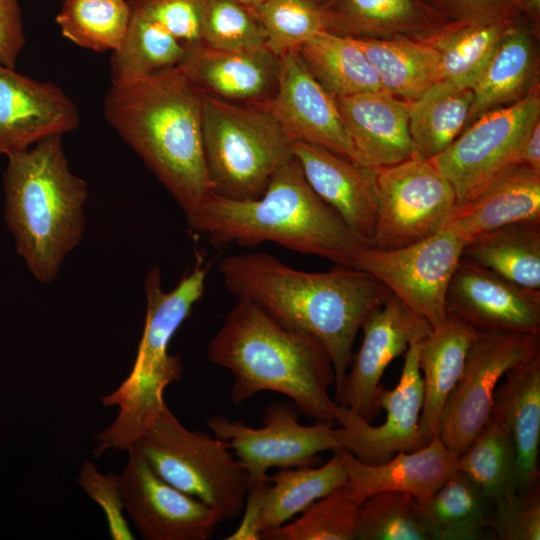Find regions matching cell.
<instances>
[{
  "label": "cell",
  "instance_id": "22",
  "mask_svg": "<svg viewBox=\"0 0 540 540\" xmlns=\"http://www.w3.org/2000/svg\"><path fill=\"white\" fill-rule=\"evenodd\" d=\"M360 165L378 169L413 157L409 102L385 91L335 97Z\"/></svg>",
  "mask_w": 540,
  "mask_h": 540
},
{
  "label": "cell",
  "instance_id": "38",
  "mask_svg": "<svg viewBox=\"0 0 540 540\" xmlns=\"http://www.w3.org/2000/svg\"><path fill=\"white\" fill-rule=\"evenodd\" d=\"M131 18L126 0H64L55 18L63 37L96 52L115 51Z\"/></svg>",
  "mask_w": 540,
  "mask_h": 540
},
{
  "label": "cell",
  "instance_id": "35",
  "mask_svg": "<svg viewBox=\"0 0 540 540\" xmlns=\"http://www.w3.org/2000/svg\"><path fill=\"white\" fill-rule=\"evenodd\" d=\"M298 53L310 73L334 98L385 91L377 71L351 37L322 31L304 43Z\"/></svg>",
  "mask_w": 540,
  "mask_h": 540
},
{
  "label": "cell",
  "instance_id": "27",
  "mask_svg": "<svg viewBox=\"0 0 540 540\" xmlns=\"http://www.w3.org/2000/svg\"><path fill=\"white\" fill-rule=\"evenodd\" d=\"M480 331L448 313L419 343L418 363L423 381L419 430L425 444L438 437L445 402L463 371L468 349Z\"/></svg>",
  "mask_w": 540,
  "mask_h": 540
},
{
  "label": "cell",
  "instance_id": "19",
  "mask_svg": "<svg viewBox=\"0 0 540 540\" xmlns=\"http://www.w3.org/2000/svg\"><path fill=\"white\" fill-rule=\"evenodd\" d=\"M80 124L76 103L58 85L39 81L0 63V156L25 151Z\"/></svg>",
  "mask_w": 540,
  "mask_h": 540
},
{
  "label": "cell",
  "instance_id": "20",
  "mask_svg": "<svg viewBox=\"0 0 540 540\" xmlns=\"http://www.w3.org/2000/svg\"><path fill=\"white\" fill-rule=\"evenodd\" d=\"M323 465L285 468L249 489L243 518L227 540H257L289 522L312 503L348 480L341 455L333 450Z\"/></svg>",
  "mask_w": 540,
  "mask_h": 540
},
{
  "label": "cell",
  "instance_id": "50",
  "mask_svg": "<svg viewBox=\"0 0 540 540\" xmlns=\"http://www.w3.org/2000/svg\"><path fill=\"white\" fill-rule=\"evenodd\" d=\"M315 1L321 4L324 0H315Z\"/></svg>",
  "mask_w": 540,
  "mask_h": 540
},
{
  "label": "cell",
  "instance_id": "17",
  "mask_svg": "<svg viewBox=\"0 0 540 540\" xmlns=\"http://www.w3.org/2000/svg\"><path fill=\"white\" fill-rule=\"evenodd\" d=\"M253 104L267 110L294 142L322 146L358 163L335 98L310 73L298 51L279 58L275 92Z\"/></svg>",
  "mask_w": 540,
  "mask_h": 540
},
{
  "label": "cell",
  "instance_id": "36",
  "mask_svg": "<svg viewBox=\"0 0 540 540\" xmlns=\"http://www.w3.org/2000/svg\"><path fill=\"white\" fill-rule=\"evenodd\" d=\"M187 52L188 47L164 28L131 8L127 32L110 58L111 82L128 83L178 67Z\"/></svg>",
  "mask_w": 540,
  "mask_h": 540
},
{
  "label": "cell",
  "instance_id": "31",
  "mask_svg": "<svg viewBox=\"0 0 540 540\" xmlns=\"http://www.w3.org/2000/svg\"><path fill=\"white\" fill-rule=\"evenodd\" d=\"M523 26L520 19L489 22L446 21L420 40L440 56V80L471 88L497 45Z\"/></svg>",
  "mask_w": 540,
  "mask_h": 540
},
{
  "label": "cell",
  "instance_id": "9",
  "mask_svg": "<svg viewBox=\"0 0 540 540\" xmlns=\"http://www.w3.org/2000/svg\"><path fill=\"white\" fill-rule=\"evenodd\" d=\"M539 120L537 86L522 99L474 120L444 152L429 160L452 185L457 207L522 165L524 142Z\"/></svg>",
  "mask_w": 540,
  "mask_h": 540
},
{
  "label": "cell",
  "instance_id": "2",
  "mask_svg": "<svg viewBox=\"0 0 540 540\" xmlns=\"http://www.w3.org/2000/svg\"><path fill=\"white\" fill-rule=\"evenodd\" d=\"M104 117L186 217L211 194L203 145V93L180 67L111 84Z\"/></svg>",
  "mask_w": 540,
  "mask_h": 540
},
{
  "label": "cell",
  "instance_id": "33",
  "mask_svg": "<svg viewBox=\"0 0 540 540\" xmlns=\"http://www.w3.org/2000/svg\"><path fill=\"white\" fill-rule=\"evenodd\" d=\"M416 501L431 540H482L490 529L492 502L457 470L434 494Z\"/></svg>",
  "mask_w": 540,
  "mask_h": 540
},
{
  "label": "cell",
  "instance_id": "5",
  "mask_svg": "<svg viewBox=\"0 0 540 540\" xmlns=\"http://www.w3.org/2000/svg\"><path fill=\"white\" fill-rule=\"evenodd\" d=\"M63 135L7 157L4 219L17 254L40 282H53L85 231V180L70 169Z\"/></svg>",
  "mask_w": 540,
  "mask_h": 540
},
{
  "label": "cell",
  "instance_id": "44",
  "mask_svg": "<svg viewBox=\"0 0 540 540\" xmlns=\"http://www.w3.org/2000/svg\"><path fill=\"white\" fill-rule=\"evenodd\" d=\"M130 5L186 47L202 45L203 0H133Z\"/></svg>",
  "mask_w": 540,
  "mask_h": 540
},
{
  "label": "cell",
  "instance_id": "32",
  "mask_svg": "<svg viewBox=\"0 0 540 540\" xmlns=\"http://www.w3.org/2000/svg\"><path fill=\"white\" fill-rule=\"evenodd\" d=\"M461 259L540 290V221L508 224L469 240Z\"/></svg>",
  "mask_w": 540,
  "mask_h": 540
},
{
  "label": "cell",
  "instance_id": "41",
  "mask_svg": "<svg viewBox=\"0 0 540 540\" xmlns=\"http://www.w3.org/2000/svg\"><path fill=\"white\" fill-rule=\"evenodd\" d=\"M252 10L265 31L266 47L278 58L326 31L321 4L315 0H265Z\"/></svg>",
  "mask_w": 540,
  "mask_h": 540
},
{
  "label": "cell",
  "instance_id": "23",
  "mask_svg": "<svg viewBox=\"0 0 540 540\" xmlns=\"http://www.w3.org/2000/svg\"><path fill=\"white\" fill-rule=\"evenodd\" d=\"M178 67L205 95L253 104L269 99L275 92L279 58L266 46L224 51L199 45L188 47Z\"/></svg>",
  "mask_w": 540,
  "mask_h": 540
},
{
  "label": "cell",
  "instance_id": "43",
  "mask_svg": "<svg viewBox=\"0 0 540 540\" xmlns=\"http://www.w3.org/2000/svg\"><path fill=\"white\" fill-rule=\"evenodd\" d=\"M489 527L500 540H539V485L527 490L514 489L492 504Z\"/></svg>",
  "mask_w": 540,
  "mask_h": 540
},
{
  "label": "cell",
  "instance_id": "16",
  "mask_svg": "<svg viewBox=\"0 0 540 540\" xmlns=\"http://www.w3.org/2000/svg\"><path fill=\"white\" fill-rule=\"evenodd\" d=\"M120 475L124 508L145 540H207L219 523L214 511L155 474L134 449Z\"/></svg>",
  "mask_w": 540,
  "mask_h": 540
},
{
  "label": "cell",
  "instance_id": "47",
  "mask_svg": "<svg viewBox=\"0 0 540 540\" xmlns=\"http://www.w3.org/2000/svg\"><path fill=\"white\" fill-rule=\"evenodd\" d=\"M25 45L19 0H0V63L15 68Z\"/></svg>",
  "mask_w": 540,
  "mask_h": 540
},
{
  "label": "cell",
  "instance_id": "25",
  "mask_svg": "<svg viewBox=\"0 0 540 540\" xmlns=\"http://www.w3.org/2000/svg\"><path fill=\"white\" fill-rule=\"evenodd\" d=\"M496 388L491 416L507 429L515 448V489L538 486L540 353L509 369Z\"/></svg>",
  "mask_w": 540,
  "mask_h": 540
},
{
  "label": "cell",
  "instance_id": "48",
  "mask_svg": "<svg viewBox=\"0 0 540 540\" xmlns=\"http://www.w3.org/2000/svg\"><path fill=\"white\" fill-rule=\"evenodd\" d=\"M521 164L540 172V120L532 127L524 142Z\"/></svg>",
  "mask_w": 540,
  "mask_h": 540
},
{
  "label": "cell",
  "instance_id": "46",
  "mask_svg": "<svg viewBox=\"0 0 540 540\" xmlns=\"http://www.w3.org/2000/svg\"><path fill=\"white\" fill-rule=\"evenodd\" d=\"M445 20L489 22L520 19L523 0H428Z\"/></svg>",
  "mask_w": 540,
  "mask_h": 540
},
{
  "label": "cell",
  "instance_id": "34",
  "mask_svg": "<svg viewBox=\"0 0 540 540\" xmlns=\"http://www.w3.org/2000/svg\"><path fill=\"white\" fill-rule=\"evenodd\" d=\"M378 73L383 89L411 102L440 81V56L420 40L352 38Z\"/></svg>",
  "mask_w": 540,
  "mask_h": 540
},
{
  "label": "cell",
  "instance_id": "45",
  "mask_svg": "<svg viewBox=\"0 0 540 540\" xmlns=\"http://www.w3.org/2000/svg\"><path fill=\"white\" fill-rule=\"evenodd\" d=\"M77 482L102 508L109 536L114 540H133V533L124 516L125 508L118 475L102 474L92 462L86 461L79 471Z\"/></svg>",
  "mask_w": 540,
  "mask_h": 540
},
{
  "label": "cell",
  "instance_id": "30",
  "mask_svg": "<svg viewBox=\"0 0 540 540\" xmlns=\"http://www.w3.org/2000/svg\"><path fill=\"white\" fill-rule=\"evenodd\" d=\"M471 102L469 87L448 80L435 82L409 102L412 158L429 161L444 152L466 127Z\"/></svg>",
  "mask_w": 540,
  "mask_h": 540
},
{
  "label": "cell",
  "instance_id": "6",
  "mask_svg": "<svg viewBox=\"0 0 540 540\" xmlns=\"http://www.w3.org/2000/svg\"><path fill=\"white\" fill-rule=\"evenodd\" d=\"M208 268L197 263L168 292L161 288L159 267L145 278L146 315L135 362L126 379L101 398L104 406H117L113 422L94 436L95 457L108 450L127 451L166 404L167 386L181 379L183 365L168 352L170 341L202 298Z\"/></svg>",
  "mask_w": 540,
  "mask_h": 540
},
{
  "label": "cell",
  "instance_id": "15",
  "mask_svg": "<svg viewBox=\"0 0 540 540\" xmlns=\"http://www.w3.org/2000/svg\"><path fill=\"white\" fill-rule=\"evenodd\" d=\"M363 340L347 372L335 401L356 412L366 422L378 416L381 406L380 384L388 365L421 341L431 325L391 295L374 309L362 323Z\"/></svg>",
  "mask_w": 540,
  "mask_h": 540
},
{
  "label": "cell",
  "instance_id": "28",
  "mask_svg": "<svg viewBox=\"0 0 540 540\" xmlns=\"http://www.w3.org/2000/svg\"><path fill=\"white\" fill-rule=\"evenodd\" d=\"M538 78L535 34L521 26L502 39L475 78L466 124L522 99L539 86Z\"/></svg>",
  "mask_w": 540,
  "mask_h": 540
},
{
  "label": "cell",
  "instance_id": "39",
  "mask_svg": "<svg viewBox=\"0 0 540 540\" xmlns=\"http://www.w3.org/2000/svg\"><path fill=\"white\" fill-rule=\"evenodd\" d=\"M363 500L350 481L312 503L301 516L264 532L268 540H355Z\"/></svg>",
  "mask_w": 540,
  "mask_h": 540
},
{
  "label": "cell",
  "instance_id": "10",
  "mask_svg": "<svg viewBox=\"0 0 540 540\" xmlns=\"http://www.w3.org/2000/svg\"><path fill=\"white\" fill-rule=\"evenodd\" d=\"M540 353V333L480 331L443 407L438 437L462 453L490 418L494 393L505 373Z\"/></svg>",
  "mask_w": 540,
  "mask_h": 540
},
{
  "label": "cell",
  "instance_id": "7",
  "mask_svg": "<svg viewBox=\"0 0 540 540\" xmlns=\"http://www.w3.org/2000/svg\"><path fill=\"white\" fill-rule=\"evenodd\" d=\"M203 145L211 193L235 200L260 197L294 158V140L267 110L205 94Z\"/></svg>",
  "mask_w": 540,
  "mask_h": 540
},
{
  "label": "cell",
  "instance_id": "26",
  "mask_svg": "<svg viewBox=\"0 0 540 540\" xmlns=\"http://www.w3.org/2000/svg\"><path fill=\"white\" fill-rule=\"evenodd\" d=\"M325 30L369 39L422 40L446 22L424 0H324Z\"/></svg>",
  "mask_w": 540,
  "mask_h": 540
},
{
  "label": "cell",
  "instance_id": "40",
  "mask_svg": "<svg viewBox=\"0 0 540 540\" xmlns=\"http://www.w3.org/2000/svg\"><path fill=\"white\" fill-rule=\"evenodd\" d=\"M355 540H431L416 499L408 493L372 494L361 505Z\"/></svg>",
  "mask_w": 540,
  "mask_h": 540
},
{
  "label": "cell",
  "instance_id": "49",
  "mask_svg": "<svg viewBox=\"0 0 540 540\" xmlns=\"http://www.w3.org/2000/svg\"><path fill=\"white\" fill-rule=\"evenodd\" d=\"M234 1H237L252 9L260 5L261 3H263L265 0H234Z\"/></svg>",
  "mask_w": 540,
  "mask_h": 540
},
{
  "label": "cell",
  "instance_id": "42",
  "mask_svg": "<svg viewBox=\"0 0 540 540\" xmlns=\"http://www.w3.org/2000/svg\"><path fill=\"white\" fill-rule=\"evenodd\" d=\"M202 45L215 50L266 46L265 31L253 10L234 0H203Z\"/></svg>",
  "mask_w": 540,
  "mask_h": 540
},
{
  "label": "cell",
  "instance_id": "12",
  "mask_svg": "<svg viewBox=\"0 0 540 540\" xmlns=\"http://www.w3.org/2000/svg\"><path fill=\"white\" fill-rule=\"evenodd\" d=\"M264 426L252 428L242 421H230L214 414L207 426L225 441L249 478V489L268 481L271 468L313 466L319 453L340 449L335 423L302 425L292 402L268 405L262 415Z\"/></svg>",
  "mask_w": 540,
  "mask_h": 540
},
{
  "label": "cell",
  "instance_id": "51",
  "mask_svg": "<svg viewBox=\"0 0 540 540\" xmlns=\"http://www.w3.org/2000/svg\"><path fill=\"white\" fill-rule=\"evenodd\" d=\"M31 1H34V0H31Z\"/></svg>",
  "mask_w": 540,
  "mask_h": 540
},
{
  "label": "cell",
  "instance_id": "21",
  "mask_svg": "<svg viewBox=\"0 0 540 540\" xmlns=\"http://www.w3.org/2000/svg\"><path fill=\"white\" fill-rule=\"evenodd\" d=\"M293 151L312 190L369 246L377 218V169L303 141H295Z\"/></svg>",
  "mask_w": 540,
  "mask_h": 540
},
{
  "label": "cell",
  "instance_id": "24",
  "mask_svg": "<svg viewBox=\"0 0 540 540\" xmlns=\"http://www.w3.org/2000/svg\"><path fill=\"white\" fill-rule=\"evenodd\" d=\"M346 469L348 481L365 501L384 491L408 493L417 500L434 494L456 471L458 455L439 437L414 451L398 452L379 464H366L344 449H337Z\"/></svg>",
  "mask_w": 540,
  "mask_h": 540
},
{
  "label": "cell",
  "instance_id": "37",
  "mask_svg": "<svg viewBox=\"0 0 540 540\" xmlns=\"http://www.w3.org/2000/svg\"><path fill=\"white\" fill-rule=\"evenodd\" d=\"M456 470L471 480L492 504L515 489V448L501 422L490 415L479 434L458 455Z\"/></svg>",
  "mask_w": 540,
  "mask_h": 540
},
{
  "label": "cell",
  "instance_id": "18",
  "mask_svg": "<svg viewBox=\"0 0 540 540\" xmlns=\"http://www.w3.org/2000/svg\"><path fill=\"white\" fill-rule=\"evenodd\" d=\"M446 309L482 332L540 333V290L463 259L449 283Z\"/></svg>",
  "mask_w": 540,
  "mask_h": 540
},
{
  "label": "cell",
  "instance_id": "1",
  "mask_svg": "<svg viewBox=\"0 0 540 540\" xmlns=\"http://www.w3.org/2000/svg\"><path fill=\"white\" fill-rule=\"evenodd\" d=\"M226 288L282 325L318 339L328 352L340 393L365 318L392 295L370 273L349 267L328 272L295 269L266 252L233 254L219 262Z\"/></svg>",
  "mask_w": 540,
  "mask_h": 540
},
{
  "label": "cell",
  "instance_id": "8",
  "mask_svg": "<svg viewBox=\"0 0 540 540\" xmlns=\"http://www.w3.org/2000/svg\"><path fill=\"white\" fill-rule=\"evenodd\" d=\"M129 449L160 478L210 507L219 523L242 514L249 478L228 444L187 429L166 404Z\"/></svg>",
  "mask_w": 540,
  "mask_h": 540
},
{
  "label": "cell",
  "instance_id": "11",
  "mask_svg": "<svg viewBox=\"0 0 540 540\" xmlns=\"http://www.w3.org/2000/svg\"><path fill=\"white\" fill-rule=\"evenodd\" d=\"M377 218L369 247L393 249L441 231L457 208L449 181L429 162L410 158L377 169Z\"/></svg>",
  "mask_w": 540,
  "mask_h": 540
},
{
  "label": "cell",
  "instance_id": "3",
  "mask_svg": "<svg viewBox=\"0 0 540 540\" xmlns=\"http://www.w3.org/2000/svg\"><path fill=\"white\" fill-rule=\"evenodd\" d=\"M208 359L233 376L230 398L239 406L259 392L287 396L315 422L335 423L329 396L335 374L321 342L279 323L246 298H237L207 347Z\"/></svg>",
  "mask_w": 540,
  "mask_h": 540
},
{
  "label": "cell",
  "instance_id": "29",
  "mask_svg": "<svg viewBox=\"0 0 540 540\" xmlns=\"http://www.w3.org/2000/svg\"><path fill=\"white\" fill-rule=\"evenodd\" d=\"M525 221H540V172L521 165L457 207L445 227L468 242L495 228Z\"/></svg>",
  "mask_w": 540,
  "mask_h": 540
},
{
  "label": "cell",
  "instance_id": "4",
  "mask_svg": "<svg viewBox=\"0 0 540 540\" xmlns=\"http://www.w3.org/2000/svg\"><path fill=\"white\" fill-rule=\"evenodd\" d=\"M186 221L214 247L274 242L338 267L354 268L367 246L312 190L295 157L276 171L260 197L235 200L211 193Z\"/></svg>",
  "mask_w": 540,
  "mask_h": 540
},
{
  "label": "cell",
  "instance_id": "14",
  "mask_svg": "<svg viewBox=\"0 0 540 540\" xmlns=\"http://www.w3.org/2000/svg\"><path fill=\"white\" fill-rule=\"evenodd\" d=\"M419 343L405 352L399 381L394 389L381 390L379 403L386 419L379 426L366 422L350 408L336 402L334 408L340 449L366 464H379L398 452L414 451L424 443L419 419L423 404V381L418 363Z\"/></svg>",
  "mask_w": 540,
  "mask_h": 540
},
{
  "label": "cell",
  "instance_id": "13",
  "mask_svg": "<svg viewBox=\"0 0 540 540\" xmlns=\"http://www.w3.org/2000/svg\"><path fill=\"white\" fill-rule=\"evenodd\" d=\"M467 243L452 229L418 242L393 248L363 247L354 268L381 281L412 312L432 328L447 318L446 295Z\"/></svg>",
  "mask_w": 540,
  "mask_h": 540
}]
</instances>
